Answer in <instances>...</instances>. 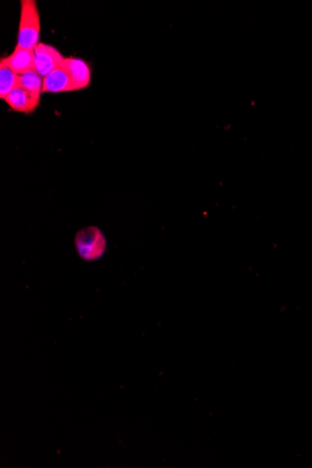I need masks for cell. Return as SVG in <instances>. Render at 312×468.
I'll return each mask as SVG.
<instances>
[{
  "label": "cell",
  "instance_id": "1",
  "mask_svg": "<svg viewBox=\"0 0 312 468\" xmlns=\"http://www.w3.org/2000/svg\"><path fill=\"white\" fill-rule=\"evenodd\" d=\"M40 36L41 16L37 2L34 0H22L17 46L34 49L40 43Z\"/></svg>",
  "mask_w": 312,
  "mask_h": 468
},
{
  "label": "cell",
  "instance_id": "2",
  "mask_svg": "<svg viewBox=\"0 0 312 468\" xmlns=\"http://www.w3.org/2000/svg\"><path fill=\"white\" fill-rule=\"evenodd\" d=\"M74 245L80 259L85 262H95L106 254L108 241L100 227L90 226L78 231Z\"/></svg>",
  "mask_w": 312,
  "mask_h": 468
},
{
  "label": "cell",
  "instance_id": "3",
  "mask_svg": "<svg viewBox=\"0 0 312 468\" xmlns=\"http://www.w3.org/2000/svg\"><path fill=\"white\" fill-rule=\"evenodd\" d=\"M35 71L46 77L64 61L66 57L52 45L40 43L34 48Z\"/></svg>",
  "mask_w": 312,
  "mask_h": 468
},
{
  "label": "cell",
  "instance_id": "4",
  "mask_svg": "<svg viewBox=\"0 0 312 468\" xmlns=\"http://www.w3.org/2000/svg\"><path fill=\"white\" fill-rule=\"evenodd\" d=\"M63 65L70 75L74 91L85 89L91 82V71L85 60L77 57H66Z\"/></svg>",
  "mask_w": 312,
  "mask_h": 468
},
{
  "label": "cell",
  "instance_id": "5",
  "mask_svg": "<svg viewBox=\"0 0 312 468\" xmlns=\"http://www.w3.org/2000/svg\"><path fill=\"white\" fill-rule=\"evenodd\" d=\"M2 61L18 75H23L35 70L34 49H26L17 46L7 57H2Z\"/></svg>",
  "mask_w": 312,
  "mask_h": 468
},
{
  "label": "cell",
  "instance_id": "6",
  "mask_svg": "<svg viewBox=\"0 0 312 468\" xmlns=\"http://www.w3.org/2000/svg\"><path fill=\"white\" fill-rule=\"evenodd\" d=\"M75 92L70 75L65 66H59L56 70L44 77L43 93L58 94V93Z\"/></svg>",
  "mask_w": 312,
  "mask_h": 468
},
{
  "label": "cell",
  "instance_id": "7",
  "mask_svg": "<svg viewBox=\"0 0 312 468\" xmlns=\"http://www.w3.org/2000/svg\"><path fill=\"white\" fill-rule=\"evenodd\" d=\"M4 100L14 112L29 114L37 109L41 98L21 87H17Z\"/></svg>",
  "mask_w": 312,
  "mask_h": 468
},
{
  "label": "cell",
  "instance_id": "8",
  "mask_svg": "<svg viewBox=\"0 0 312 468\" xmlns=\"http://www.w3.org/2000/svg\"><path fill=\"white\" fill-rule=\"evenodd\" d=\"M20 75L15 73L0 60V98L4 100L14 90L19 87Z\"/></svg>",
  "mask_w": 312,
  "mask_h": 468
},
{
  "label": "cell",
  "instance_id": "9",
  "mask_svg": "<svg viewBox=\"0 0 312 468\" xmlns=\"http://www.w3.org/2000/svg\"><path fill=\"white\" fill-rule=\"evenodd\" d=\"M43 80L44 78L41 77L37 71H30L25 74L20 75L19 87L41 98L43 90Z\"/></svg>",
  "mask_w": 312,
  "mask_h": 468
}]
</instances>
